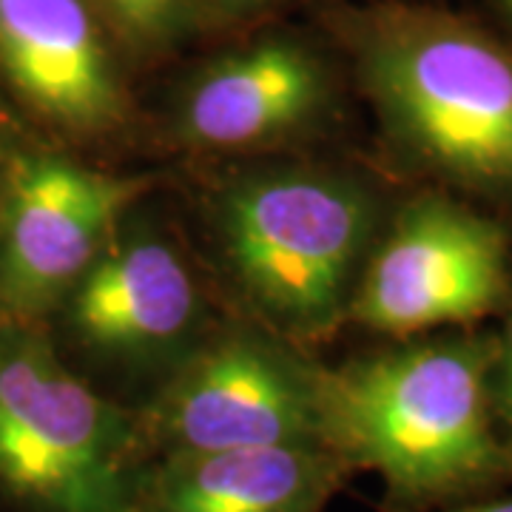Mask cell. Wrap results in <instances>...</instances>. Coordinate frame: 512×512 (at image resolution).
<instances>
[{
    "label": "cell",
    "mask_w": 512,
    "mask_h": 512,
    "mask_svg": "<svg viewBox=\"0 0 512 512\" xmlns=\"http://www.w3.org/2000/svg\"><path fill=\"white\" fill-rule=\"evenodd\" d=\"M3 191H6V165H0V205H3Z\"/></svg>",
    "instance_id": "cell-16"
},
{
    "label": "cell",
    "mask_w": 512,
    "mask_h": 512,
    "mask_svg": "<svg viewBox=\"0 0 512 512\" xmlns=\"http://www.w3.org/2000/svg\"><path fill=\"white\" fill-rule=\"evenodd\" d=\"M328 100L322 63L296 40L271 37L205 66L180 97L174 128L205 151H245L313 123Z\"/></svg>",
    "instance_id": "cell-9"
},
{
    "label": "cell",
    "mask_w": 512,
    "mask_h": 512,
    "mask_svg": "<svg viewBox=\"0 0 512 512\" xmlns=\"http://www.w3.org/2000/svg\"><path fill=\"white\" fill-rule=\"evenodd\" d=\"M501 3L507 6V12H510V15H512V0H501Z\"/></svg>",
    "instance_id": "cell-18"
},
{
    "label": "cell",
    "mask_w": 512,
    "mask_h": 512,
    "mask_svg": "<svg viewBox=\"0 0 512 512\" xmlns=\"http://www.w3.org/2000/svg\"><path fill=\"white\" fill-rule=\"evenodd\" d=\"M350 467L330 447H251L146 461L134 512H322Z\"/></svg>",
    "instance_id": "cell-11"
},
{
    "label": "cell",
    "mask_w": 512,
    "mask_h": 512,
    "mask_svg": "<svg viewBox=\"0 0 512 512\" xmlns=\"http://www.w3.org/2000/svg\"><path fill=\"white\" fill-rule=\"evenodd\" d=\"M137 413L103 399L32 322L0 316V493L26 512H134Z\"/></svg>",
    "instance_id": "cell-4"
},
{
    "label": "cell",
    "mask_w": 512,
    "mask_h": 512,
    "mask_svg": "<svg viewBox=\"0 0 512 512\" xmlns=\"http://www.w3.org/2000/svg\"><path fill=\"white\" fill-rule=\"evenodd\" d=\"M367 92L396 143L444 183L512 202V55L476 26L404 12L362 46Z\"/></svg>",
    "instance_id": "cell-2"
},
{
    "label": "cell",
    "mask_w": 512,
    "mask_h": 512,
    "mask_svg": "<svg viewBox=\"0 0 512 512\" xmlns=\"http://www.w3.org/2000/svg\"><path fill=\"white\" fill-rule=\"evenodd\" d=\"M493 407L495 416L512 430V311L507 316L501 339H495Z\"/></svg>",
    "instance_id": "cell-13"
},
{
    "label": "cell",
    "mask_w": 512,
    "mask_h": 512,
    "mask_svg": "<svg viewBox=\"0 0 512 512\" xmlns=\"http://www.w3.org/2000/svg\"><path fill=\"white\" fill-rule=\"evenodd\" d=\"M495 342L433 339L322 373L330 447L424 507L510 470L495 433Z\"/></svg>",
    "instance_id": "cell-1"
},
{
    "label": "cell",
    "mask_w": 512,
    "mask_h": 512,
    "mask_svg": "<svg viewBox=\"0 0 512 512\" xmlns=\"http://www.w3.org/2000/svg\"><path fill=\"white\" fill-rule=\"evenodd\" d=\"M441 512H512V498H495V501H476V504H458Z\"/></svg>",
    "instance_id": "cell-14"
},
{
    "label": "cell",
    "mask_w": 512,
    "mask_h": 512,
    "mask_svg": "<svg viewBox=\"0 0 512 512\" xmlns=\"http://www.w3.org/2000/svg\"><path fill=\"white\" fill-rule=\"evenodd\" d=\"M6 126H9V114H6L3 103H0V131H6Z\"/></svg>",
    "instance_id": "cell-17"
},
{
    "label": "cell",
    "mask_w": 512,
    "mask_h": 512,
    "mask_svg": "<svg viewBox=\"0 0 512 512\" xmlns=\"http://www.w3.org/2000/svg\"><path fill=\"white\" fill-rule=\"evenodd\" d=\"M74 333L94 350L148 356L183 342L200 288L180 251L148 228L120 225L69 293Z\"/></svg>",
    "instance_id": "cell-10"
},
{
    "label": "cell",
    "mask_w": 512,
    "mask_h": 512,
    "mask_svg": "<svg viewBox=\"0 0 512 512\" xmlns=\"http://www.w3.org/2000/svg\"><path fill=\"white\" fill-rule=\"evenodd\" d=\"M214 6H220L225 12H251V9H262V6H268V3H274V0H211Z\"/></svg>",
    "instance_id": "cell-15"
},
{
    "label": "cell",
    "mask_w": 512,
    "mask_h": 512,
    "mask_svg": "<svg viewBox=\"0 0 512 512\" xmlns=\"http://www.w3.org/2000/svg\"><path fill=\"white\" fill-rule=\"evenodd\" d=\"M507 285L501 225L456 200L424 197L370 248L348 316L387 336L458 328L495 311Z\"/></svg>",
    "instance_id": "cell-6"
},
{
    "label": "cell",
    "mask_w": 512,
    "mask_h": 512,
    "mask_svg": "<svg viewBox=\"0 0 512 512\" xmlns=\"http://www.w3.org/2000/svg\"><path fill=\"white\" fill-rule=\"evenodd\" d=\"M137 430L146 461L251 447H330L322 373L245 333L188 359L137 410Z\"/></svg>",
    "instance_id": "cell-5"
},
{
    "label": "cell",
    "mask_w": 512,
    "mask_h": 512,
    "mask_svg": "<svg viewBox=\"0 0 512 512\" xmlns=\"http://www.w3.org/2000/svg\"><path fill=\"white\" fill-rule=\"evenodd\" d=\"M373 228L370 191L308 168L234 180L217 205L222 256L239 288L293 336H322L348 316Z\"/></svg>",
    "instance_id": "cell-3"
},
{
    "label": "cell",
    "mask_w": 512,
    "mask_h": 512,
    "mask_svg": "<svg viewBox=\"0 0 512 512\" xmlns=\"http://www.w3.org/2000/svg\"><path fill=\"white\" fill-rule=\"evenodd\" d=\"M148 188L57 154L15 157L0 205V316L35 322L66 302Z\"/></svg>",
    "instance_id": "cell-7"
},
{
    "label": "cell",
    "mask_w": 512,
    "mask_h": 512,
    "mask_svg": "<svg viewBox=\"0 0 512 512\" xmlns=\"http://www.w3.org/2000/svg\"><path fill=\"white\" fill-rule=\"evenodd\" d=\"M92 9L134 49L157 52L185 35L194 0H89Z\"/></svg>",
    "instance_id": "cell-12"
},
{
    "label": "cell",
    "mask_w": 512,
    "mask_h": 512,
    "mask_svg": "<svg viewBox=\"0 0 512 512\" xmlns=\"http://www.w3.org/2000/svg\"><path fill=\"white\" fill-rule=\"evenodd\" d=\"M0 74L57 131L106 140L128 123V94L89 0H0Z\"/></svg>",
    "instance_id": "cell-8"
}]
</instances>
